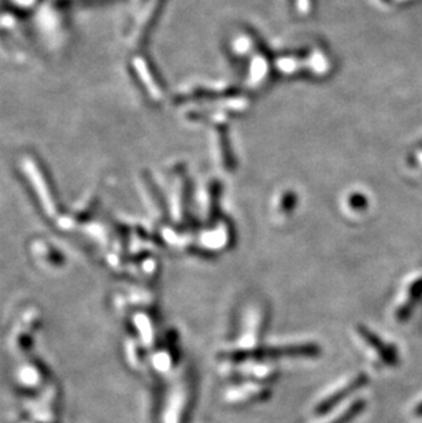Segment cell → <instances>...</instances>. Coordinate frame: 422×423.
Segmentation results:
<instances>
[{
  "label": "cell",
  "mask_w": 422,
  "mask_h": 423,
  "mask_svg": "<svg viewBox=\"0 0 422 423\" xmlns=\"http://www.w3.org/2000/svg\"><path fill=\"white\" fill-rule=\"evenodd\" d=\"M321 353V348L315 343H288L280 346H258L251 351L233 348L218 353L221 363L234 366L246 362H270L278 359H298V357H315Z\"/></svg>",
  "instance_id": "cell-1"
},
{
  "label": "cell",
  "mask_w": 422,
  "mask_h": 423,
  "mask_svg": "<svg viewBox=\"0 0 422 423\" xmlns=\"http://www.w3.org/2000/svg\"><path fill=\"white\" fill-rule=\"evenodd\" d=\"M195 399L193 373L186 369L172 385L163 411V423H187Z\"/></svg>",
  "instance_id": "cell-2"
},
{
  "label": "cell",
  "mask_w": 422,
  "mask_h": 423,
  "mask_svg": "<svg viewBox=\"0 0 422 423\" xmlns=\"http://www.w3.org/2000/svg\"><path fill=\"white\" fill-rule=\"evenodd\" d=\"M369 383V377L365 373H354L347 376L342 381H339L335 386L328 389L324 396H321L314 408L312 414L317 417L326 415L328 413L340 407V404L347 400L351 394L361 390Z\"/></svg>",
  "instance_id": "cell-3"
},
{
  "label": "cell",
  "mask_w": 422,
  "mask_h": 423,
  "mask_svg": "<svg viewBox=\"0 0 422 423\" xmlns=\"http://www.w3.org/2000/svg\"><path fill=\"white\" fill-rule=\"evenodd\" d=\"M269 322L268 307L262 303L250 305L243 316L241 330L239 334V346L236 348L251 351L259 346L266 332Z\"/></svg>",
  "instance_id": "cell-4"
},
{
  "label": "cell",
  "mask_w": 422,
  "mask_h": 423,
  "mask_svg": "<svg viewBox=\"0 0 422 423\" xmlns=\"http://www.w3.org/2000/svg\"><path fill=\"white\" fill-rule=\"evenodd\" d=\"M227 376L232 383H257L271 384L278 378L277 367L270 362H246L228 366Z\"/></svg>",
  "instance_id": "cell-5"
},
{
  "label": "cell",
  "mask_w": 422,
  "mask_h": 423,
  "mask_svg": "<svg viewBox=\"0 0 422 423\" xmlns=\"http://www.w3.org/2000/svg\"><path fill=\"white\" fill-rule=\"evenodd\" d=\"M354 334H356V340L365 348V351L376 359V362L384 366H396L398 364V352L393 346L386 344L375 332H372L368 326L358 325L354 329Z\"/></svg>",
  "instance_id": "cell-6"
},
{
  "label": "cell",
  "mask_w": 422,
  "mask_h": 423,
  "mask_svg": "<svg viewBox=\"0 0 422 423\" xmlns=\"http://www.w3.org/2000/svg\"><path fill=\"white\" fill-rule=\"evenodd\" d=\"M271 389L266 384L257 383H233L227 389L224 399L233 406H250L264 403L270 399Z\"/></svg>",
  "instance_id": "cell-7"
},
{
  "label": "cell",
  "mask_w": 422,
  "mask_h": 423,
  "mask_svg": "<svg viewBox=\"0 0 422 423\" xmlns=\"http://www.w3.org/2000/svg\"><path fill=\"white\" fill-rule=\"evenodd\" d=\"M180 357L181 352L179 346V336L176 332H167L160 344L155 348L151 363L158 373L166 374L179 366Z\"/></svg>",
  "instance_id": "cell-8"
},
{
  "label": "cell",
  "mask_w": 422,
  "mask_h": 423,
  "mask_svg": "<svg viewBox=\"0 0 422 423\" xmlns=\"http://www.w3.org/2000/svg\"><path fill=\"white\" fill-rule=\"evenodd\" d=\"M421 296L422 278H419L407 286L405 292V298L398 303V306L395 308V319L399 322L406 321Z\"/></svg>",
  "instance_id": "cell-9"
},
{
  "label": "cell",
  "mask_w": 422,
  "mask_h": 423,
  "mask_svg": "<svg viewBox=\"0 0 422 423\" xmlns=\"http://www.w3.org/2000/svg\"><path fill=\"white\" fill-rule=\"evenodd\" d=\"M366 401L361 397L351 399L345 406H340L335 413L321 423H351L365 410Z\"/></svg>",
  "instance_id": "cell-10"
}]
</instances>
